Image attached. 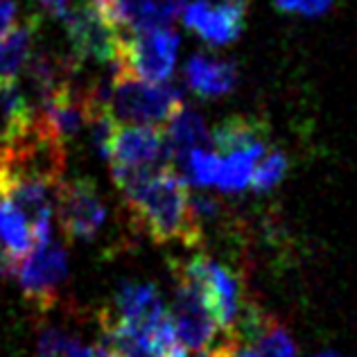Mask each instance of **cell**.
Returning a JSON list of instances; mask_svg holds the SVG:
<instances>
[{
	"label": "cell",
	"mask_w": 357,
	"mask_h": 357,
	"mask_svg": "<svg viewBox=\"0 0 357 357\" xmlns=\"http://www.w3.org/2000/svg\"><path fill=\"white\" fill-rule=\"evenodd\" d=\"M129 213L154 242H181L185 247H197L202 242V220L192 208L190 190L185 176L174 170L172 163L122 192Z\"/></svg>",
	"instance_id": "obj_1"
},
{
	"label": "cell",
	"mask_w": 357,
	"mask_h": 357,
	"mask_svg": "<svg viewBox=\"0 0 357 357\" xmlns=\"http://www.w3.org/2000/svg\"><path fill=\"white\" fill-rule=\"evenodd\" d=\"M183 107L174 84L145 82L125 73H114L109 111L120 125H165Z\"/></svg>",
	"instance_id": "obj_2"
},
{
	"label": "cell",
	"mask_w": 357,
	"mask_h": 357,
	"mask_svg": "<svg viewBox=\"0 0 357 357\" xmlns=\"http://www.w3.org/2000/svg\"><path fill=\"white\" fill-rule=\"evenodd\" d=\"M178 36L170 27L120 34L116 70L145 82L170 79L176 61Z\"/></svg>",
	"instance_id": "obj_3"
},
{
	"label": "cell",
	"mask_w": 357,
	"mask_h": 357,
	"mask_svg": "<svg viewBox=\"0 0 357 357\" xmlns=\"http://www.w3.org/2000/svg\"><path fill=\"white\" fill-rule=\"evenodd\" d=\"M174 276V307L170 310L176 335L188 351H204L215 342L220 333V324L208 305V298L202 287L181 269L178 262H172Z\"/></svg>",
	"instance_id": "obj_4"
},
{
	"label": "cell",
	"mask_w": 357,
	"mask_h": 357,
	"mask_svg": "<svg viewBox=\"0 0 357 357\" xmlns=\"http://www.w3.org/2000/svg\"><path fill=\"white\" fill-rule=\"evenodd\" d=\"M63 27L70 43V57L79 66L84 61L116 63L120 32L89 0L63 12Z\"/></svg>",
	"instance_id": "obj_5"
},
{
	"label": "cell",
	"mask_w": 357,
	"mask_h": 357,
	"mask_svg": "<svg viewBox=\"0 0 357 357\" xmlns=\"http://www.w3.org/2000/svg\"><path fill=\"white\" fill-rule=\"evenodd\" d=\"M18 283H21L23 296L30 301L34 307L50 310L57 303L59 287L68 276V258L66 249L59 242L50 238L45 242L34 244L32 251L21 260L16 269Z\"/></svg>",
	"instance_id": "obj_6"
},
{
	"label": "cell",
	"mask_w": 357,
	"mask_h": 357,
	"mask_svg": "<svg viewBox=\"0 0 357 357\" xmlns=\"http://www.w3.org/2000/svg\"><path fill=\"white\" fill-rule=\"evenodd\" d=\"M54 197L61 231L68 240H91L105 224L107 206L89 176L61 178L54 185Z\"/></svg>",
	"instance_id": "obj_7"
},
{
	"label": "cell",
	"mask_w": 357,
	"mask_h": 357,
	"mask_svg": "<svg viewBox=\"0 0 357 357\" xmlns=\"http://www.w3.org/2000/svg\"><path fill=\"white\" fill-rule=\"evenodd\" d=\"M178 265L202 287V292L208 298V305L220 324V331L231 333L238 324L242 310V285L238 274H233L231 269L220 265V262L211 260L206 253H197L190 260L178 262Z\"/></svg>",
	"instance_id": "obj_8"
},
{
	"label": "cell",
	"mask_w": 357,
	"mask_h": 357,
	"mask_svg": "<svg viewBox=\"0 0 357 357\" xmlns=\"http://www.w3.org/2000/svg\"><path fill=\"white\" fill-rule=\"evenodd\" d=\"M247 14L249 0H195L183 9V25L213 48H224L240 39Z\"/></svg>",
	"instance_id": "obj_9"
},
{
	"label": "cell",
	"mask_w": 357,
	"mask_h": 357,
	"mask_svg": "<svg viewBox=\"0 0 357 357\" xmlns=\"http://www.w3.org/2000/svg\"><path fill=\"white\" fill-rule=\"evenodd\" d=\"M111 167H131L167 161L165 134L154 125H120L114 129L105 149ZM170 163V161H167Z\"/></svg>",
	"instance_id": "obj_10"
},
{
	"label": "cell",
	"mask_w": 357,
	"mask_h": 357,
	"mask_svg": "<svg viewBox=\"0 0 357 357\" xmlns=\"http://www.w3.org/2000/svg\"><path fill=\"white\" fill-rule=\"evenodd\" d=\"M114 314L120 324L136 333L154 337V333L170 319V310L158 296L154 285L145 283H125L114 301Z\"/></svg>",
	"instance_id": "obj_11"
},
{
	"label": "cell",
	"mask_w": 357,
	"mask_h": 357,
	"mask_svg": "<svg viewBox=\"0 0 357 357\" xmlns=\"http://www.w3.org/2000/svg\"><path fill=\"white\" fill-rule=\"evenodd\" d=\"M247 340L258 357H296V346L287 328L265 310L247 303L240 310L238 324L233 328Z\"/></svg>",
	"instance_id": "obj_12"
},
{
	"label": "cell",
	"mask_w": 357,
	"mask_h": 357,
	"mask_svg": "<svg viewBox=\"0 0 357 357\" xmlns=\"http://www.w3.org/2000/svg\"><path fill=\"white\" fill-rule=\"evenodd\" d=\"M269 125L256 116H231L213 129L211 143L220 156L251 154L260 158L269 149Z\"/></svg>",
	"instance_id": "obj_13"
},
{
	"label": "cell",
	"mask_w": 357,
	"mask_h": 357,
	"mask_svg": "<svg viewBox=\"0 0 357 357\" xmlns=\"http://www.w3.org/2000/svg\"><path fill=\"white\" fill-rule=\"evenodd\" d=\"M185 82L188 89L197 93L199 98H222L236 89L238 66L233 61L208 57V54H195L185 63Z\"/></svg>",
	"instance_id": "obj_14"
},
{
	"label": "cell",
	"mask_w": 357,
	"mask_h": 357,
	"mask_svg": "<svg viewBox=\"0 0 357 357\" xmlns=\"http://www.w3.org/2000/svg\"><path fill=\"white\" fill-rule=\"evenodd\" d=\"M163 134H165V154L172 165L174 163L181 165L192 149H206V145L211 143V131L206 129L204 118L197 111L183 107L167 120Z\"/></svg>",
	"instance_id": "obj_15"
},
{
	"label": "cell",
	"mask_w": 357,
	"mask_h": 357,
	"mask_svg": "<svg viewBox=\"0 0 357 357\" xmlns=\"http://www.w3.org/2000/svg\"><path fill=\"white\" fill-rule=\"evenodd\" d=\"M39 23L36 14H32L0 34V79H16L18 73L25 70L27 59L34 50Z\"/></svg>",
	"instance_id": "obj_16"
},
{
	"label": "cell",
	"mask_w": 357,
	"mask_h": 357,
	"mask_svg": "<svg viewBox=\"0 0 357 357\" xmlns=\"http://www.w3.org/2000/svg\"><path fill=\"white\" fill-rule=\"evenodd\" d=\"M34 118V107L16 86V79H0V145L18 136Z\"/></svg>",
	"instance_id": "obj_17"
},
{
	"label": "cell",
	"mask_w": 357,
	"mask_h": 357,
	"mask_svg": "<svg viewBox=\"0 0 357 357\" xmlns=\"http://www.w3.org/2000/svg\"><path fill=\"white\" fill-rule=\"evenodd\" d=\"M258 158L251 154H231V156H222V167H220V178L218 185L224 192H238L249 188L251 183V174H253V165H256Z\"/></svg>",
	"instance_id": "obj_18"
},
{
	"label": "cell",
	"mask_w": 357,
	"mask_h": 357,
	"mask_svg": "<svg viewBox=\"0 0 357 357\" xmlns=\"http://www.w3.org/2000/svg\"><path fill=\"white\" fill-rule=\"evenodd\" d=\"M285 172H287V156L283 152H278V149L269 147L267 152L256 161V165H253V174H251L249 185L256 192H267L283 181Z\"/></svg>",
	"instance_id": "obj_19"
},
{
	"label": "cell",
	"mask_w": 357,
	"mask_h": 357,
	"mask_svg": "<svg viewBox=\"0 0 357 357\" xmlns=\"http://www.w3.org/2000/svg\"><path fill=\"white\" fill-rule=\"evenodd\" d=\"M181 165L185 181H192L197 185H215L220 178L222 156L218 152H208V149H192Z\"/></svg>",
	"instance_id": "obj_20"
},
{
	"label": "cell",
	"mask_w": 357,
	"mask_h": 357,
	"mask_svg": "<svg viewBox=\"0 0 357 357\" xmlns=\"http://www.w3.org/2000/svg\"><path fill=\"white\" fill-rule=\"evenodd\" d=\"M86 346L75 335L59 331V328H43L39 337V351L36 357H84Z\"/></svg>",
	"instance_id": "obj_21"
},
{
	"label": "cell",
	"mask_w": 357,
	"mask_h": 357,
	"mask_svg": "<svg viewBox=\"0 0 357 357\" xmlns=\"http://www.w3.org/2000/svg\"><path fill=\"white\" fill-rule=\"evenodd\" d=\"M152 3V12L158 27H170L181 12L185 9L188 0H149Z\"/></svg>",
	"instance_id": "obj_22"
},
{
	"label": "cell",
	"mask_w": 357,
	"mask_h": 357,
	"mask_svg": "<svg viewBox=\"0 0 357 357\" xmlns=\"http://www.w3.org/2000/svg\"><path fill=\"white\" fill-rule=\"evenodd\" d=\"M337 0H303L298 7V14L301 16H307V18H317V16H324L328 9H333V5Z\"/></svg>",
	"instance_id": "obj_23"
},
{
	"label": "cell",
	"mask_w": 357,
	"mask_h": 357,
	"mask_svg": "<svg viewBox=\"0 0 357 357\" xmlns=\"http://www.w3.org/2000/svg\"><path fill=\"white\" fill-rule=\"evenodd\" d=\"M16 12L14 0H0V34H5L16 23Z\"/></svg>",
	"instance_id": "obj_24"
},
{
	"label": "cell",
	"mask_w": 357,
	"mask_h": 357,
	"mask_svg": "<svg viewBox=\"0 0 357 357\" xmlns=\"http://www.w3.org/2000/svg\"><path fill=\"white\" fill-rule=\"evenodd\" d=\"M45 12H50L54 16H63V12L68 9V0H39Z\"/></svg>",
	"instance_id": "obj_25"
},
{
	"label": "cell",
	"mask_w": 357,
	"mask_h": 357,
	"mask_svg": "<svg viewBox=\"0 0 357 357\" xmlns=\"http://www.w3.org/2000/svg\"><path fill=\"white\" fill-rule=\"evenodd\" d=\"M197 357H227V344L218 342V344H211L208 349H204V351H197Z\"/></svg>",
	"instance_id": "obj_26"
},
{
	"label": "cell",
	"mask_w": 357,
	"mask_h": 357,
	"mask_svg": "<svg viewBox=\"0 0 357 357\" xmlns=\"http://www.w3.org/2000/svg\"><path fill=\"white\" fill-rule=\"evenodd\" d=\"M271 3H274V7L283 14H298V7L303 0H271Z\"/></svg>",
	"instance_id": "obj_27"
},
{
	"label": "cell",
	"mask_w": 357,
	"mask_h": 357,
	"mask_svg": "<svg viewBox=\"0 0 357 357\" xmlns=\"http://www.w3.org/2000/svg\"><path fill=\"white\" fill-rule=\"evenodd\" d=\"M5 192H7V176L0 170V197H5Z\"/></svg>",
	"instance_id": "obj_28"
},
{
	"label": "cell",
	"mask_w": 357,
	"mask_h": 357,
	"mask_svg": "<svg viewBox=\"0 0 357 357\" xmlns=\"http://www.w3.org/2000/svg\"><path fill=\"white\" fill-rule=\"evenodd\" d=\"M314 357H340V355H335V353H321V355H314Z\"/></svg>",
	"instance_id": "obj_29"
}]
</instances>
